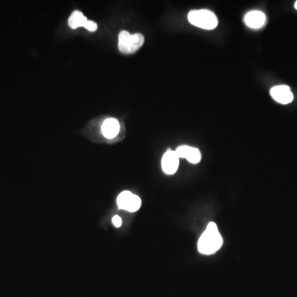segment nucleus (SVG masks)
Returning <instances> with one entry per match:
<instances>
[{
    "label": "nucleus",
    "mask_w": 297,
    "mask_h": 297,
    "mask_svg": "<svg viewBox=\"0 0 297 297\" xmlns=\"http://www.w3.org/2000/svg\"><path fill=\"white\" fill-rule=\"evenodd\" d=\"M177 155L179 159L183 158L192 164H198L202 160V154L197 148L188 146V145H181L178 147L176 151Z\"/></svg>",
    "instance_id": "423d86ee"
},
{
    "label": "nucleus",
    "mask_w": 297,
    "mask_h": 297,
    "mask_svg": "<svg viewBox=\"0 0 297 297\" xmlns=\"http://www.w3.org/2000/svg\"><path fill=\"white\" fill-rule=\"evenodd\" d=\"M223 244V239L218 227L214 222H210L206 231L198 240V251L205 255H211L220 250Z\"/></svg>",
    "instance_id": "f257e3e1"
},
{
    "label": "nucleus",
    "mask_w": 297,
    "mask_h": 297,
    "mask_svg": "<svg viewBox=\"0 0 297 297\" xmlns=\"http://www.w3.org/2000/svg\"><path fill=\"white\" fill-rule=\"evenodd\" d=\"M120 132V124L115 118H108L102 126L103 135L108 139L116 137Z\"/></svg>",
    "instance_id": "6e6552de"
},
{
    "label": "nucleus",
    "mask_w": 297,
    "mask_h": 297,
    "mask_svg": "<svg viewBox=\"0 0 297 297\" xmlns=\"http://www.w3.org/2000/svg\"><path fill=\"white\" fill-rule=\"evenodd\" d=\"M133 193L129 191H124L117 197V206L121 210L127 211V207L129 205L130 201L132 199Z\"/></svg>",
    "instance_id": "9d476101"
},
{
    "label": "nucleus",
    "mask_w": 297,
    "mask_h": 297,
    "mask_svg": "<svg viewBox=\"0 0 297 297\" xmlns=\"http://www.w3.org/2000/svg\"><path fill=\"white\" fill-rule=\"evenodd\" d=\"M244 22L249 28L259 29L262 28L266 22V16L263 12L259 10L250 11L244 17Z\"/></svg>",
    "instance_id": "0eeeda50"
},
{
    "label": "nucleus",
    "mask_w": 297,
    "mask_h": 297,
    "mask_svg": "<svg viewBox=\"0 0 297 297\" xmlns=\"http://www.w3.org/2000/svg\"><path fill=\"white\" fill-rule=\"evenodd\" d=\"M88 22L87 17L83 14L82 12L75 11L72 13L69 17V26L72 29H76L78 28H84L85 24Z\"/></svg>",
    "instance_id": "1a4fd4ad"
},
{
    "label": "nucleus",
    "mask_w": 297,
    "mask_h": 297,
    "mask_svg": "<svg viewBox=\"0 0 297 297\" xmlns=\"http://www.w3.org/2000/svg\"><path fill=\"white\" fill-rule=\"evenodd\" d=\"M187 18L193 26L205 30H212L218 25L217 17L215 13L207 9L192 10L188 13Z\"/></svg>",
    "instance_id": "f03ea898"
},
{
    "label": "nucleus",
    "mask_w": 297,
    "mask_h": 297,
    "mask_svg": "<svg viewBox=\"0 0 297 297\" xmlns=\"http://www.w3.org/2000/svg\"><path fill=\"white\" fill-rule=\"evenodd\" d=\"M179 166V158L175 151L168 150L162 158V168L166 175H175Z\"/></svg>",
    "instance_id": "20e7f679"
},
{
    "label": "nucleus",
    "mask_w": 297,
    "mask_h": 297,
    "mask_svg": "<svg viewBox=\"0 0 297 297\" xmlns=\"http://www.w3.org/2000/svg\"><path fill=\"white\" fill-rule=\"evenodd\" d=\"M295 9H297V1H296V2H295Z\"/></svg>",
    "instance_id": "4468645a"
},
{
    "label": "nucleus",
    "mask_w": 297,
    "mask_h": 297,
    "mask_svg": "<svg viewBox=\"0 0 297 297\" xmlns=\"http://www.w3.org/2000/svg\"><path fill=\"white\" fill-rule=\"evenodd\" d=\"M140 206H141V200L139 196L136 195L132 196V199L130 201L129 205L127 207V211L130 212H135L140 209Z\"/></svg>",
    "instance_id": "9b49d317"
},
{
    "label": "nucleus",
    "mask_w": 297,
    "mask_h": 297,
    "mask_svg": "<svg viewBox=\"0 0 297 297\" xmlns=\"http://www.w3.org/2000/svg\"><path fill=\"white\" fill-rule=\"evenodd\" d=\"M121 223H122V220H121V218L118 215H114L113 218H112V224L114 225L116 227H120L121 226Z\"/></svg>",
    "instance_id": "ddd939ff"
},
{
    "label": "nucleus",
    "mask_w": 297,
    "mask_h": 297,
    "mask_svg": "<svg viewBox=\"0 0 297 297\" xmlns=\"http://www.w3.org/2000/svg\"><path fill=\"white\" fill-rule=\"evenodd\" d=\"M84 28H86L87 30L89 31V32H95V31L97 29V23L93 21H88L87 23L85 24Z\"/></svg>",
    "instance_id": "f8f14e48"
},
{
    "label": "nucleus",
    "mask_w": 297,
    "mask_h": 297,
    "mask_svg": "<svg viewBox=\"0 0 297 297\" xmlns=\"http://www.w3.org/2000/svg\"><path fill=\"white\" fill-rule=\"evenodd\" d=\"M144 41V36L140 33L132 35L121 31L118 37L119 51L123 54H133L142 46Z\"/></svg>",
    "instance_id": "7ed1b4c3"
},
{
    "label": "nucleus",
    "mask_w": 297,
    "mask_h": 297,
    "mask_svg": "<svg viewBox=\"0 0 297 297\" xmlns=\"http://www.w3.org/2000/svg\"><path fill=\"white\" fill-rule=\"evenodd\" d=\"M271 96L279 104H288L293 101L294 96L290 87L287 85H278L274 87L270 91Z\"/></svg>",
    "instance_id": "39448f33"
}]
</instances>
